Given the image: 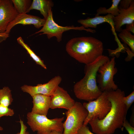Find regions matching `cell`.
Returning a JSON list of instances; mask_svg holds the SVG:
<instances>
[{
  "mask_svg": "<svg viewBox=\"0 0 134 134\" xmlns=\"http://www.w3.org/2000/svg\"><path fill=\"white\" fill-rule=\"evenodd\" d=\"M106 95L111 104L110 111L103 119L94 117L88 123L96 134H113L118 129H123L126 119L128 111L123 101L124 92L118 88L106 92Z\"/></svg>",
  "mask_w": 134,
  "mask_h": 134,
  "instance_id": "1",
  "label": "cell"
},
{
  "mask_svg": "<svg viewBox=\"0 0 134 134\" xmlns=\"http://www.w3.org/2000/svg\"><path fill=\"white\" fill-rule=\"evenodd\" d=\"M66 49L71 57L87 65L102 55L103 47L100 40L92 36L75 37L67 43Z\"/></svg>",
  "mask_w": 134,
  "mask_h": 134,
  "instance_id": "2",
  "label": "cell"
},
{
  "mask_svg": "<svg viewBox=\"0 0 134 134\" xmlns=\"http://www.w3.org/2000/svg\"><path fill=\"white\" fill-rule=\"evenodd\" d=\"M110 60L103 55L92 63L85 65L84 77L76 82L73 87V91L77 99L89 101L96 99L102 93L97 84V75L100 66Z\"/></svg>",
  "mask_w": 134,
  "mask_h": 134,
  "instance_id": "3",
  "label": "cell"
},
{
  "mask_svg": "<svg viewBox=\"0 0 134 134\" xmlns=\"http://www.w3.org/2000/svg\"><path fill=\"white\" fill-rule=\"evenodd\" d=\"M27 118L28 125L33 132H37V134H50L53 131L63 133L64 117L49 119L46 116L30 112L27 113Z\"/></svg>",
  "mask_w": 134,
  "mask_h": 134,
  "instance_id": "4",
  "label": "cell"
},
{
  "mask_svg": "<svg viewBox=\"0 0 134 134\" xmlns=\"http://www.w3.org/2000/svg\"><path fill=\"white\" fill-rule=\"evenodd\" d=\"M88 112L81 102L75 101L74 105L65 112L62 134H75L83 125Z\"/></svg>",
  "mask_w": 134,
  "mask_h": 134,
  "instance_id": "5",
  "label": "cell"
},
{
  "mask_svg": "<svg viewBox=\"0 0 134 134\" xmlns=\"http://www.w3.org/2000/svg\"><path fill=\"white\" fill-rule=\"evenodd\" d=\"M115 65V57H114L99 68L97 82L102 92L116 90L118 88L113 80L114 76L117 72Z\"/></svg>",
  "mask_w": 134,
  "mask_h": 134,
  "instance_id": "6",
  "label": "cell"
},
{
  "mask_svg": "<svg viewBox=\"0 0 134 134\" xmlns=\"http://www.w3.org/2000/svg\"><path fill=\"white\" fill-rule=\"evenodd\" d=\"M83 105L88 112L87 116L83 125L87 126L90 121L93 117L102 119L110 111L111 104L108 99L106 91L103 92L96 99L87 102H84Z\"/></svg>",
  "mask_w": 134,
  "mask_h": 134,
  "instance_id": "7",
  "label": "cell"
},
{
  "mask_svg": "<svg viewBox=\"0 0 134 134\" xmlns=\"http://www.w3.org/2000/svg\"><path fill=\"white\" fill-rule=\"evenodd\" d=\"M73 30L80 31L84 30L92 33L96 32L95 30L86 29L82 26L80 27H75L73 26L63 27L59 25L54 21L53 18L52 12L51 9H50L42 28L34 34L42 33L39 35L45 34L48 39H50L52 37H55L57 41L60 42L62 40V34L64 32Z\"/></svg>",
  "mask_w": 134,
  "mask_h": 134,
  "instance_id": "8",
  "label": "cell"
},
{
  "mask_svg": "<svg viewBox=\"0 0 134 134\" xmlns=\"http://www.w3.org/2000/svg\"><path fill=\"white\" fill-rule=\"evenodd\" d=\"M62 81L61 77L58 75L55 76L47 83L38 84L35 86L24 85L21 88L23 92L28 93L32 97L37 94L51 96Z\"/></svg>",
  "mask_w": 134,
  "mask_h": 134,
  "instance_id": "9",
  "label": "cell"
},
{
  "mask_svg": "<svg viewBox=\"0 0 134 134\" xmlns=\"http://www.w3.org/2000/svg\"><path fill=\"white\" fill-rule=\"evenodd\" d=\"M19 13L11 0H1L0 2V34L4 33L8 24Z\"/></svg>",
  "mask_w": 134,
  "mask_h": 134,
  "instance_id": "10",
  "label": "cell"
},
{
  "mask_svg": "<svg viewBox=\"0 0 134 134\" xmlns=\"http://www.w3.org/2000/svg\"><path fill=\"white\" fill-rule=\"evenodd\" d=\"M50 108H62L67 110L70 109L75 101L62 88L58 86L51 96Z\"/></svg>",
  "mask_w": 134,
  "mask_h": 134,
  "instance_id": "11",
  "label": "cell"
},
{
  "mask_svg": "<svg viewBox=\"0 0 134 134\" xmlns=\"http://www.w3.org/2000/svg\"><path fill=\"white\" fill-rule=\"evenodd\" d=\"M46 20L35 16L27 13L19 14L16 18L8 25L5 33L9 34L11 29L18 24L23 25H33L38 29L43 27Z\"/></svg>",
  "mask_w": 134,
  "mask_h": 134,
  "instance_id": "12",
  "label": "cell"
},
{
  "mask_svg": "<svg viewBox=\"0 0 134 134\" xmlns=\"http://www.w3.org/2000/svg\"><path fill=\"white\" fill-rule=\"evenodd\" d=\"M119 9L118 14L114 16L113 20L114 30L116 31L120 32L122 30V26L134 22V0H132L128 8Z\"/></svg>",
  "mask_w": 134,
  "mask_h": 134,
  "instance_id": "13",
  "label": "cell"
},
{
  "mask_svg": "<svg viewBox=\"0 0 134 134\" xmlns=\"http://www.w3.org/2000/svg\"><path fill=\"white\" fill-rule=\"evenodd\" d=\"M33 106L31 113L47 116L50 108L51 97L41 94H37L32 97Z\"/></svg>",
  "mask_w": 134,
  "mask_h": 134,
  "instance_id": "14",
  "label": "cell"
},
{
  "mask_svg": "<svg viewBox=\"0 0 134 134\" xmlns=\"http://www.w3.org/2000/svg\"><path fill=\"white\" fill-rule=\"evenodd\" d=\"M114 17L112 15L109 14L104 16L96 15L94 17H88L85 19H80L78 20L77 22L85 28L89 27L95 28L98 25L106 22L109 23L112 28L114 30L113 20Z\"/></svg>",
  "mask_w": 134,
  "mask_h": 134,
  "instance_id": "15",
  "label": "cell"
},
{
  "mask_svg": "<svg viewBox=\"0 0 134 134\" xmlns=\"http://www.w3.org/2000/svg\"><path fill=\"white\" fill-rule=\"evenodd\" d=\"M54 5L53 1L50 0H33L29 9L28 13L33 9L39 11L46 20L49 12Z\"/></svg>",
  "mask_w": 134,
  "mask_h": 134,
  "instance_id": "16",
  "label": "cell"
},
{
  "mask_svg": "<svg viewBox=\"0 0 134 134\" xmlns=\"http://www.w3.org/2000/svg\"><path fill=\"white\" fill-rule=\"evenodd\" d=\"M17 40V42L26 50L27 53L37 64L40 65L45 69H47L46 66L44 64L43 61L37 55L29 46L24 42L21 37H18Z\"/></svg>",
  "mask_w": 134,
  "mask_h": 134,
  "instance_id": "17",
  "label": "cell"
},
{
  "mask_svg": "<svg viewBox=\"0 0 134 134\" xmlns=\"http://www.w3.org/2000/svg\"><path fill=\"white\" fill-rule=\"evenodd\" d=\"M121 0H112V4L109 8L107 9L104 7H100L97 10L96 15L108 14H111L114 16H117L119 14V9L118 5Z\"/></svg>",
  "mask_w": 134,
  "mask_h": 134,
  "instance_id": "18",
  "label": "cell"
},
{
  "mask_svg": "<svg viewBox=\"0 0 134 134\" xmlns=\"http://www.w3.org/2000/svg\"><path fill=\"white\" fill-rule=\"evenodd\" d=\"M11 90L7 86L0 89V104L8 107L13 101Z\"/></svg>",
  "mask_w": 134,
  "mask_h": 134,
  "instance_id": "19",
  "label": "cell"
},
{
  "mask_svg": "<svg viewBox=\"0 0 134 134\" xmlns=\"http://www.w3.org/2000/svg\"><path fill=\"white\" fill-rule=\"evenodd\" d=\"M19 14L27 13L32 3L31 0H11Z\"/></svg>",
  "mask_w": 134,
  "mask_h": 134,
  "instance_id": "20",
  "label": "cell"
},
{
  "mask_svg": "<svg viewBox=\"0 0 134 134\" xmlns=\"http://www.w3.org/2000/svg\"><path fill=\"white\" fill-rule=\"evenodd\" d=\"M118 35L121 39V41L128 45L132 52L134 53V35L125 29H122Z\"/></svg>",
  "mask_w": 134,
  "mask_h": 134,
  "instance_id": "21",
  "label": "cell"
},
{
  "mask_svg": "<svg viewBox=\"0 0 134 134\" xmlns=\"http://www.w3.org/2000/svg\"><path fill=\"white\" fill-rule=\"evenodd\" d=\"M14 114L13 109L8 106L0 104V118L3 116H12Z\"/></svg>",
  "mask_w": 134,
  "mask_h": 134,
  "instance_id": "22",
  "label": "cell"
},
{
  "mask_svg": "<svg viewBox=\"0 0 134 134\" xmlns=\"http://www.w3.org/2000/svg\"><path fill=\"white\" fill-rule=\"evenodd\" d=\"M123 101L128 111L134 102V91H133L128 96L124 97L123 98Z\"/></svg>",
  "mask_w": 134,
  "mask_h": 134,
  "instance_id": "23",
  "label": "cell"
},
{
  "mask_svg": "<svg viewBox=\"0 0 134 134\" xmlns=\"http://www.w3.org/2000/svg\"><path fill=\"white\" fill-rule=\"evenodd\" d=\"M123 127L125 128L129 134H134V127L130 124L126 119L123 123Z\"/></svg>",
  "mask_w": 134,
  "mask_h": 134,
  "instance_id": "24",
  "label": "cell"
},
{
  "mask_svg": "<svg viewBox=\"0 0 134 134\" xmlns=\"http://www.w3.org/2000/svg\"><path fill=\"white\" fill-rule=\"evenodd\" d=\"M132 0H121L119 8L120 9H126L130 6Z\"/></svg>",
  "mask_w": 134,
  "mask_h": 134,
  "instance_id": "25",
  "label": "cell"
},
{
  "mask_svg": "<svg viewBox=\"0 0 134 134\" xmlns=\"http://www.w3.org/2000/svg\"><path fill=\"white\" fill-rule=\"evenodd\" d=\"M77 133L78 134H94L90 131L87 126L83 125L79 130Z\"/></svg>",
  "mask_w": 134,
  "mask_h": 134,
  "instance_id": "26",
  "label": "cell"
},
{
  "mask_svg": "<svg viewBox=\"0 0 134 134\" xmlns=\"http://www.w3.org/2000/svg\"><path fill=\"white\" fill-rule=\"evenodd\" d=\"M19 122L21 125L20 132L15 134H24L27 129V127L24 124L23 121L20 119Z\"/></svg>",
  "mask_w": 134,
  "mask_h": 134,
  "instance_id": "27",
  "label": "cell"
},
{
  "mask_svg": "<svg viewBox=\"0 0 134 134\" xmlns=\"http://www.w3.org/2000/svg\"><path fill=\"white\" fill-rule=\"evenodd\" d=\"M127 31L134 33V22L132 23L126 24V29Z\"/></svg>",
  "mask_w": 134,
  "mask_h": 134,
  "instance_id": "28",
  "label": "cell"
},
{
  "mask_svg": "<svg viewBox=\"0 0 134 134\" xmlns=\"http://www.w3.org/2000/svg\"><path fill=\"white\" fill-rule=\"evenodd\" d=\"M9 36V34L5 33L0 34V43H1L4 40H5Z\"/></svg>",
  "mask_w": 134,
  "mask_h": 134,
  "instance_id": "29",
  "label": "cell"
},
{
  "mask_svg": "<svg viewBox=\"0 0 134 134\" xmlns=\"http://www.w3.org/2000/svg\"><path fill=\"white\" fill-rule=\"evenodd\" d=\"M134 106L132 107V113L131 117L130 123L133 127H134Z\"/></svg>",
  "mask_w": 134,
  "mask_h": 134,
  "instance_id": "30",
  "label": "cell"
},
{
  "mask_svg": "<svg viewBox=\"0 0 134 134\" xmlns=\"http://www.w3.org/2000/svg\"><path fill=\"white\" fill-rule=\"evenodd\" d=\"M50 134H62V133L56 131H53L51 132Z\"/></svg>",
  "mask_w": 134,
  "mask_h": 134,
  "instance_id": "31",
  "label": "cell"
},
{
  "mask_svg": "<svg viewBox=\"0 0 134 134\" xmlns=\"http://www.w3.org/2000/svg\"><path fill=\"white\" fill-rule=\"evenodd\" d=\"M3 130V128L2 127L0 126V131H2Z\"/></svg>",
  "mask_w": 134,
  "mask_h": 134,
  "instance_id": "32",
  "label": "cell"
},
{
  "mask_svg": "<svg viewBox=\"0 0 134 134\" xmlns=\"http://www.w3.org/2000/svg\"><path fill=\"white\" fill-rule=\"evenodd\" d=\"M24 134H30L28 132L26 131Z\"/></svg>",
  "mask_w": 134,
  "mask_h": 134,
  "instance_id": "33",
  "label": "cell"
},
{
  "mask_svg": "<svg viewBox=\"0 0 134 134\" xmlns=\"http://www.w3.org/2000/svg\"><path fill=\"white\" fill-rule=\"evenodd\" d=\"M78 134V133H77V134Z\"/></svg>",
  "mask_w": 134,
  "mask_h": 134,
  "instance_id": "34",
  "label": "cell"
},
{
  "mask_svg": "<svg viewBox=\"0 0 134 134\" xmlns=\"http://www.w3.org/2000/svg\"></svg>",
  "mask_w": 134,
  "mask_h": 134,
  "instance_id": "35",
  "label": "cell"
},
{
  "mask_svg": "<svg viewBox=\"0 0 134 134\" xmlns=\"http://www.w3.org/2000/svg\"></svg>",
  "mask_w": 134,
  "mask_h": 134,
  "instance_id": "36",
  "label": "cell"
}]
</instances>
